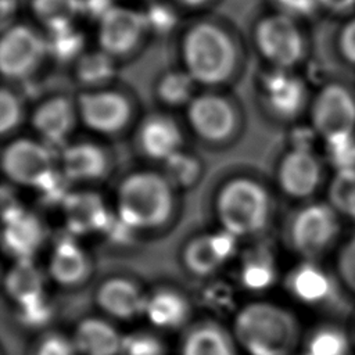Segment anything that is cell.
I'll use <instances>...</instances> for the list:
<instances>
[{
  "instance_id": "7dc6e473",
  "label": "cell",
  "mask_w": 355,
  "mask_h": 355,
  "mask_svg": "<svg viewBox=\"0 0 355 355\" xmlns=\"http://www.w3.org/2000/svg\"><path fill=\"white\" fill-rule=\"evenodd\" d=\"M15 10V1L14 0H1V21L6 25L7 18L14 14Z\"/></svg>"
},
{
  "instance_id": "6da1fadb",
  "label": "cell",
  "mask_w": 355,
  "mask_h": 355,
  "mask_svg": "<svg viewBox=\"0 0 355 355\" xmlns=\"http://www.w3.org/2000/svg\"><path fill=\"white\" fill-rule=\"evenodd\" d=\"M298 334L295 318L270 302L248 304L234 319V336L248 355H288Z\"/></svg>"
},
{
  "instance_id": "d6986e66",
  "label": "cell",
  "mask_w": 355,
  "mask_h": 355,
  "mask_svg": "<svg viewBox=\"0 0 355 355\" xmlns=\"http://www.w3.org/2000/svg\"><path fill=\"white\" fill-rule=\"evenodd\" d=\"M97 304L108 315L116 319H133L146 309L147 298L130 280L114 277L104 282L97 290Z\"/></svg>"
},
{
  "instance_id": "4316f807",
  "label": "cell",
  "mask_w": 355,
  "mask_h": 355,
  "mask_svg": "<svg viewBox=\"0 0 355 355\" xmlns=\"http://www.w3.org/2000/svg\"><path fill=\"white\" fill-rule=\"evenodd\" d=\"M189 302L178 291L158 290L147 298L144 313L158 327L176 329L189 318Z\"/></svg>"
},
{
  "instance_id": "8d00e7d4",
  "label": "cell",
  "mask_w": 355,
  "mask_h": 355,
  "mask_svg": "<svg viewBox=\"0 0 355 355\" xmlns=\"http://www.w3.org/2000/svg\"><path fill=\"white\" fill-rule=\"evenodd\" d=\"M143 15L147 29L158 35H165L171 32L178 22L175 10L169 4L162 1H154L148 4L146 11H143Z\"/></svg>"
},
{
  "instance_id": "9a60e30c",
  "label": "cell",
  "mask_w": 355,
  "mask_h": 355,
  "mask_svg": "<svg viewBox=\"0 0 355 355\" xmlns=\"http://www.w3.org/2000/svg\"><path fill=\"white\" fill-rule=\"evenodd\" d=\"M236 247V237L226 230L193 239L184 248L183 261L190 272L198 276L214 273L227 261Z\"/></svg>"
},
{
  "instance_id": "ba28073f",
  "label": "cell",
  "mask_w": 355,
  "mask_h": 355,
  "mask_svg": "<svg viewBox=\"0 0 355 355\" xmlns=\"http://www.w3.org/2000/svg\"><path fill=\"white\" fill-rule=\"evenodd\" d=\"M54 151L46 143L31 139H17L3 151L1 166L6 176L18 184L36 187L54 169Z\"/></svg>"
},
{
  "instance_id": "7bdbcfd3",
  "label": "cell",
  "mask_w": 355,
  "mask_h": 355,
  "mask_svg": "<svg viewBox=\"0 0 355 355\" xmlns=\"http://www.w3.org/2000/svg\"><path fill=\"white\" fill-rule=\"evenodd\" d=\"M275 3L284 11L286 15H304L312 12L320 0H275Z\"/></svg>"
},
{
  "instance_id": "f546056e",
  "label": "cell",
  "mask_w": 355,
  "mask_h": 355,
  "mask_svg": "<svg viewBox=\"0 0 355 355\" xmlns=\"http://www.w3.org/2000/svg\"><path fill=\"white\" fill-rule=\"evenodd\" d=\"M46 43L47 54L61 62H67L82 55L85 37L73 25H67L49 31Z\"/></svg>"
},
{
  "instance_id": "ac0fdd59",
  "label": "cell",
  "mask_w": 355,
  "mask_h": 355,
  "mask_svg": "<svg viewBox=\"0 0 355 355\" xmlns=\"http://www.w3.org/2000/svg\"><path fill=\"white\" fill-rule=\"evenodd\" d=\"M61 169L68 180H98L110 171L105 151L94 143H75L62 148Z\"/></svg>"
},
{
  "instance_id": "5b68a950",
  "label": "cell",
  "mask_w": 355,
  "mask_h": 355,
  "mask_svg": "<svg viewBox=\"0 0 355 355\" xmlns=\"http://www.w3.org/2000/svg\"><path fill=\"white\" fill-rule=\"evenodd\" d=\"M336 214L330 204H309L297 211L287 232L290 247L305 258L324 252L338 234Z\"/></svg>"
},
{
  "instance_id": "8992f818",
  "label": "cell",
  "mask_w": 355,
  "mask_h": 355,
  "mask_svg": "<svg viewBox=\"0 0 355 355\" xmlns=\"http://www.w3.org/2000/svg\"><path fill=\"white\" fill-rule=\"evenodd\" d=\"M47 54V43L28 25L8 26L0 42V69L8 79L29 76Z\"/></svg>"
},
{
  "instance_id": "9c48e42d",
  "label": "cell",
  "mask_w": 355,
  "mask_h": 355,
  "mask_svg": "<svg viewBox=\"0 0 355 355\" xmlns=\"http://www.w3.org/2000/svg\"><path fill=\"white\" fill-rule=\"evenodd\" d=\"M78 115L89 129L103 135H114L128 125L132 107L119 92L92 90L79 96Z\"/></svg>"
},
{
  "instance_id": "cb8c5ba5",
  "label": "cell",
  "mask_w": 355,
  "mask_h": 355,
  "mask_svg": "<svg viewBox=\"0 0 355 355\" xmlns=\"http://www.w3.org/2000/svg\"><path fill=\"white\" fill-rule=\"evenodd\" d=\"M286 286L291 295L305 304H320L333 294L329 275L311 262L294 268L286 279Z\"/></svg>"
},
{
  "instance_id": "d590c367",
  "label": "cell",
  "mask_w": 355,
  "mask_h": 355,
  "mask_svg": "<svg viewBox=\"0 0 355 355\" xmlns=\"http://www.w3.org/2000/svg\"><path fill=\"white\" fill-rule=\"evenodd\" d=\"M164 344L158 337L146 331H136L122 337L121 355H164Z\"/></svg>"
},
{
  "instance_id": "d4e9b609",
  "label": "cell",
  "mask_w": 355,
  "mask_h": 355,
  "mask_svg": "<svg viewBox=\"0 0 355 355\" xmlns=\"http://www.w3.org/2000/svg\"><path fill=\"white\" fill-rule=\"evenodd\" d=\"M6 291L18 306H26L42 301L44 295L43 273L32 259L17 261L4 279Z\"/></svg>"
},
{
  "instance_id": "b9f144b4",
  "label": "cell",
  "mask_w": 355,
  "mask_h": 355,
  "mask_svg": "<svg viewBox=\"0 0 355 355\" xmlns=\"http://www.w3.org/2000/svg\"><path fill=\"white\" fill-rule=\"evenodd\" d=\"M19 318L21 322L31 327H39L46 324L51 318V308L49 302L44 300L37 301L35 304L21 306L19 308Z\"/></svg>"
},
{
  "instance_id": "5bb4252c",
  "label": "cell",
  "mask_w": 355,
  "mask_h": 355,
  "mask_svg": "<svg viewBox=\"0 0 355 355\" xmlns=\"http://www.w3.org/2000/svg\"><path fill=\"white\" fill-rule=\"evenodd\" d=\"M69 234L82 236L108 232L115 218L105 208L101 197L93 191L69 193L61 204Z\"/></svg>"
},
{
  "instance_id": "f35d334b",
  "label": "cell",
  "mask_w": 355,
  "mask_h": 355,
  "mask_svg": "<svg viewBox=\"0 0 355 355\" xmlns=\"http://www.w3.org/2000/svg\"><path fill=\"white\" fill-rule=\"evenodd\" d=\"M327 144L329 155L338 171L355 168V141L351 135L327 139Z\"/></svg>"
},
{
  "instance_id": "f6af8a7d",
  "label": "cell",
  "mask_w": 355,
  "mask_h": 355,
  "mask_svg": "<svg viewBox=\"0 0 355 355\" xmlns=\"http://www.w3.org/2000/svg\"><path fill=\"white\" fill-rule=\"evenodd\" d=\"M341 46L345 55L355 61V21H352L344 31L341 37Z\"/></svg>"
},
{
  "instance_id": "3957f363",
  "label": "cell",
  "mask_w": 355,
  "mask_h": 355,
  "mask_svg": "<svg viewBox=\"0 0 355 355\" xmlns=\"http://www.w3.org/2000/svg\"><path fill=\"white\" fill-rule=\"evenodd\" d=\"M172 211V184L159 173L135 172L118 189V218L132 230L161 226Z\"/></svg>"
},
{
  "instance_id": "681fc988",
  "label": "cell",
  "mask_w": 355,
  "mask_h": 355,
  "mask_svg": "<svg viewBox=\"0 0 355 355\" xmlns=\"http://www.w3.org/2000/svg\"><path fill=\"white\" fill-rule=\"evenodd\" d=\"M304 355H308V354H304Z\"/></svg>"
},
{
  "instance_id": "277c9868",
  "label": "cell",
  "mask_w": 355,
  "mask_h": 355,
  "mask_svg": "<svg viewBox=\"0 0 355 355\" xmlns=\"http://www.w3.org/2000/svg\"><path fill=\"white\" fill-rule=\"evenodd\" d=\"M216 214L234 237L252 236L261 232L270 215V198L261 183L248 178L227 182L216 198Z\"/></svg>"
},
{
  "instance_id": "7c38bea8",
  "label": "cell",
  "mask_w": 355,
  "mask_h": 355,
  "mask_svg": "<svg viewBox=\"0 0 355 355\" xmlns=\"http://www.w3.org/2000/svg\"><path fill=\"white\" fill-rule=\"evenodd\" d=\"M320 165L305 147H295L282 159L277 171L280 189L293 198L311 197L320 184Z\"/></svg>"
},
{
  "instance_id": "8fae6325",
  "label": "cell",
  "mask_w": 355,
  "mask_h": 355,
  "mask_svg": "<svg viewBox=\"0 0 355 355\" xmlns=\"http://www.w3.org/2000/svg\"><path fill=\"white\" fill-rule=\"evenodd\" d=\"M187 119L191 129L204 140L222 141L236 126V112L222 96L202 93L193 97L187 105Z\"/></svg>"
},
{
  "instance_id": "60d3db41",
  "label": "cell",
  "mask_w": 355,
  "mask_h": 355,
  "mask_svg": "<svg viewBox=\"0 0 355 355\" xmlns=\"http://www.w3.org/2000/svg\"><path fill=\"white\" fill-rule=\"evenodd\" d=\"M76 351L73 341L62 334L51 333L40 340L36 355H76Z\"/></svg>"
},
{
  "instance_id": "7402d4cb",
  "label": "cell",
  "mask_w": 355,
  "mask_h": 355,
  "mask_svg": "<svg viewBox=\"0 0 355 355\" xmlns=\"http://www.w3.org/2000/svg\"><path fill=\"white\" fill-rule=\"evenodd\" d=\"M265 101L280 116H293L304 103V86L284 69H276L263 78Z\"/></svg>"
},
{
  "instance_id": "ffe728a7",
  "label": "cell",
  "mask_w": 355,
  "mask_h": 355,
  "mask_svg": "<svg viewBox=\"0 0 355 355\" xmlns=\"http://www.w3.org/2000/svg\"><path fill=\"white\" fill-rule=\"evenodd\" d=\"M141 151L153 158L166 161L182 146V133L175 121L165 115H151L143 121L137 135Z\"/></svg>"
},
{
  "instance_id": "f1b7e54d",
  "label": "cell",
  "mask_w": 355,
  "mask_h": 355,
  "mask_svg": "<svg viewBox=\"0 0 355 355\" xmlns=\"http://www.w3.org/2000/svg\"><path fill=\"white\" fill-rule=\"evenodd\" d=\"M114 57L103 50L85 53L76 62V78L87 86H100L115 75Z\"/></svg>"
},
{
  "instance_id": "603a6c76",
  "label": "cell",
  "mask_w": 355,
  "mask_h": 355,
  "mask_svg": "<svg viewBox=\"0 0 355 355\" xmlns=\"http://www.w3.org/2000/svg\"><path fill=\"white\" fill-rule=\"evenodd\" d=\"M72 341L82 355H118L122 348V337L116 329L97 318L82 320Z\"/></svg>"
},
{
  "instance_id": "c3c4849f",
  "label": "cell",
  "mask_w": 355,
  "mask_h": 355,
  "mask_svg": "<svg viewBox=\"0 0 355 355\" xmlns=\"http://www.w3.org/2000/svg\"><path fill=\"white\" fill-rule=\"evenodd\" d=\"M176 1H179L180 4L187 6V7H198V6H202L204 3H207L208 0H176Z\"/></svg>"
},
{
  "instance_id": "d6a6232c",
  "label": "cell",
  "mask_w": 355,
  "mask_h": 355,
  "mask_svg": "<svg viewBox=\"0 0 355 355\" xmlns=\"http://www.w3.org/2000/svg\"><path fill=\"white\" fill-rule=\"evenodd\" d=\"M194 83V79L184 69L171 71L161 78L157 93L168 105H183L193 100Z\"/></svg>"
},
{
  "instance_id": "e0dca14e",
  "label": "cell",
  "mask_w": 355,
  "mask_h": 355,
  "mask_svg": "<svg viewBox=\"0 0 355 355\" xmlns=\"http://www.w3.org/2000/svg\"><path fill=\"white\" fill-rule=\"evenodd\" d=\"M76 121V111L69 100L54 97L42 103L33 112L32 125L50 147L65 143Z\"/></svg>"
},
{
  "instance_id": "83f0119b",
  "label": "cell",
  "mask_w": 355,
  "mask_h": 355,
  "mask_svg": "<svg viewBox=\"0 0 355 355\" xmlns=\"http://www.w3.org/2000/svg\"><path fill=\"white\" fill-rule=\"evenodd\" d=\"M35 17L49 29L73 25V19L82 14V0H32Z\"/></svg>"
},
{
  "instance_id": "484cf974",
  "label": "cell",
  "mask_w": 355,
  "mask_h": 355,
  "mask_svg": "<svg viewBox=\"0 0 355 355\" xmlns=\"http://www.w3.org/2000/svg\"><path fill=\"white\" fill-rule=\"evenodd\" d=\"M182 355H236L229 333L219 324L204 322L193 326L183 338Z\"/></svg>"
},
{
  "instance_id": "836d02e7",
  "label": "cell",
  "mask_w": 355,
  "mask_h": 355,
  "mask_svg": "<svg viewBox=\"0 0 355 355\" xmlns=\"http://www.w3.org/2000/svg\"><path fill=\"white\" fill-rule=\"evenodd\" d=\"M347 336L337 327H320L309 338L306 344L308 355H347Z\"/></svg>"
},
{
  "instance_id": "74e56055",
  "label": "cell",
  "mask_w": 355,
  "mask_h": 355,
  "mask_svg": "<svg viewBox=\"0 0 355 355\" xmlns=\"http://www.w3.org/2000/svg\"><path fill=\"white\" fill-rule=\"evenodd\" d=\"M22 118V104L19 97L8 90L3 89L0 93V130L3 135L14 130Z\"/></svg>"
},
{
  "instance_id": "1f68e13d",
  "label": "cell",
  "mask_w": 355,
  "mask_h": 355,
  "mask_svg": "<svg viewBox=\"0 0 355 355\" xmlns=\"http://www.w3.org/2000/svg\"><path fill=\"white\" fill-rule=\"evenodd\" d=\"M327 196L336 212L355 220V168L337 171L329 186Z\"/></svg>"
},
{
  "instance_id": "ab89813d",
  "label": "cell",
  "mask_w": 355,
  "mask_h": 355,
  "mask_svg": "<svg viewBox=\"0 0 355 355\" xmlns=\"http://www.w3.org/2000/svg\"><path fill=\"white\" fill-rule=\"evenodd\" d=\"M337 272L347 288L355 294V236L341 245L337 254Z\"/></svg>"
},
{
  "instance_id": "30bf717a",
  "label": "cell",
  "mask_w": 355,
  "mask_h": 355,
  "mask_svg": "<svg viewBox=\"0 0 355 355\" xmlns=\"http://www.w3.org/2000/svg\"><path fill=\"white\" fill-rule=\"evenodd\" d=\"M147 31L143 12L129 7L114 6L100 21L97 40L100 50L111 57L129 54Z\"/></svg>"
},
{
  "instance_id": "7a4b0ae2",
  "label": "cell",
  "mask_w": 355,
  "mask_h": 355,
  "mask_svg": "<svg viewBox=\"0 0 355 355\" xmlns=\"http://www.w3.org/2000/svg\"><path fill=\"white\" fill-rule=\"evenodd\" d=\"M184 71L196 83L214 86L227 80L237 61L236 46L219 25L197 22L190 26L182 40Z\"/></svg>"
},
{
  "instance_id": "4fadbf2b",
  "label": "cell",
  "mask_w": 355,
  "mask_h": 355,
  "mask_svg": "<svg viewBox=\"0 0 355 355\" xmlns=\"http://www.w3.org/2000/svg\"><path fill=\"white\" fill-rule=\"evenodd\" d=\"M313 122L326 139L351 135L355 123V104L347 90L340 86L326 87L315 103Z\"/></svg>"
},
{
  "instance_id": "4dcf8cb0",
  "label": "cell",
  "mask_w": 355,
  "mask_h": 355,
  "mask_svg": "<svg viewBox=\"0 0 355 355\" xmlns=\"http://www.w3.org/2000/svg\"><path fill=\"white\" fill-rule=\"evenodd\" d=\"M276 279L273 259L268 251H254L241 266V283L248 290H263Z\"/></svg>"
},
{
  "instance_id": "52a82bcc",
  "label": "cell",
  "mask_w": 355,
  "mask_h": 355,
  "mask_svg": "<svg viewBox=\"0 0 355 355\" xmlns=\"http://www.w3.org/2000/svg\"><path fill=\"white\" fill-rule=\"evenodd\" d=\"M255 43L259 53L279 69L294 65L302 54L301 33L286 14L261 19L255 28Z\"/></svg>"
},
{
  "instance_id": "bcb514c9",
  "label": "cell",
  "mask_w": 355,
  "mask_h": 355,
  "mask_svg": "<svg viewBox=\"0 0 355 355\" xmlns=\"http://www.w3.org/2000/svg\"><path fill=\"white\" fill-rule=\"evenodd\" d=\"M320 3L330 10L341 11L351 7L355 3V0H320Z\"/></svg>"
},
{
  "instance_id": "2e32d148",
  "label": "cell",
  "mask_w": 355,
  "mask_h": 355,
  "mask_svg": "<svg viewBox=\"0 0 355 355\" xmlns=\"http://www.w3.org/2000/svg\"><path fill=\"white\" fill-rule=\"evenodd\" d=\"M44 237L46 232L40 219L25 209L4 220L3 245L17 261L32 259Z\"/></svg>"
},
{
  "instance_id": "44dd1931",
  "label": "cell",
  "mask_w": 355,
  "mask_h": 355,
  "mask_svg": "<svg viewBox=\"0 0 355 355\" xmlns=\"http://www.w3.org/2000/svg\"><path fill=\"white\" fill-rule=\"evenodd\" d=\"M49 272L62 286H76L90 275V262L72 234L61 236L53 250Z\"/></svg>"
},
{
  "instance_id": "e575fe53",
  "label": "cell",
  "mask_w": 355,
  "mask_h": 355,
  "mask_svg": "<svg viewBox=\"0 0 355 355\" xmlns=\"http://www.w3.org/2000/svg\"><path fill=\"white\" fill-rule=\"evenodd\" d=\"M200 175L198 161L182 151H178L165 161V178L173 186L187 187L193 184Z\"/></svg>"
},
{
  "instance_id": "ee69618b",
  "label": "cell",
  "mask_w": 355,
  "mask_h": 355,
  "mask_svg": "<svg viewBox=\"0 0 355 355\" xmlns=\"http://www.w3.org/2000/svg\"><path fill=\"white\" fill-rule=\"evenodd\" d=\"M114 6L112 0H82V14L100 21Z\"/></svg>"
}]
</instances>
